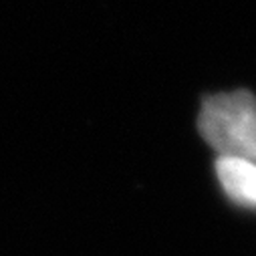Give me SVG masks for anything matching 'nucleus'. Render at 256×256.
<instances>
[{"instance_id": "obj_1", "label": "nucleus", "mask_w": 256, "mask_h": 256, "mask_svg": "<svg viewBox=\"0 0 256 256\" xmlns=\"http://www.w3.org/2000/svg\"><path fill=\"white\" fill-rule=\"evenodd\" d=\"M200 134L220 158L256 162V97L248 91L220 93L204 101Z\"/></svg>"}, {"instance_id": "obj_2", "label": "nucleus", "mask_w": 256, "mask_h": 256, "mask_svg": "<svg viewBox=\"0 0 256 256\" xmlns=\"http://www.w3.org/2000/svg\"><path fill=\"white\" fill-rule=\"evenodd\" d=\"M216 176L230 200L246 208H256V162L218 158Z\"/></svg>"}]
</instances>
